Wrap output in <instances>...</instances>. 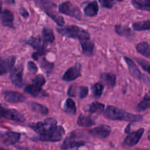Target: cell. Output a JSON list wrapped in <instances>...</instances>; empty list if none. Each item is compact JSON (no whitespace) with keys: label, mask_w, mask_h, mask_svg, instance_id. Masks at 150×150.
I'll return each instance as SVG.
<instances>
[{"label":"cell","mask_w":150,"mask_h":150,"mask_svg":"<svg viewBox=\"0 0 150 150\" xmlns=\"http://www.w3.org/2000/svg\"><path fill=\"white\" fill-rule=\"evenodd\" d=\"M104 117L109 120H120V121L138 122L143 120V117L141 115L130 114L117 107L110 105L104 111Z\"/></svg>","instance_id":"obj_1"},{"label":"cell","mask_w":150,"mask_h":150,"mask_svg":"<svg viewBox=\"0 0 150 150\" xmlns=\"http://www.w3.org/2000/svg\"><path fill=\"white\" fill-rule=\"evenodd\" d=\"M39 8L43 10L51 18H52L59 26H63L64 20L57 13V6L50 0H32Z\"/></svg>","instance_id":"obj_2"},{"label":"cell","mask_w":150,"mask_h":150,"mask_svg":"<svg viewBox=\"0 0 150 150\" xmlns=\"http://www.w3.org/2000/svg\"><path fill=\"white\" fill-rule=\"evenodd\" d=\"M57 32L63 36L70 38H76V39H79V41L90 39V35L89 32L82 28L78 26H74V25L60 28L57 29Z\"/></svg>","instance_id":"obj_3"},{"label":"cell","mask_w":150,"mask_h":150,"mask_svg":"<svg viewBox=\"0 0 150 150\" xmlns=\"http://www.w3.org/2000/svg\"><path fill=\"white\" fill-rule=\"evenodd\" d=\"M57 120L53 118H48L42 122L29 125V127L38 134L42 135L48 133L57 126Z\"/></svg>","instance_id":"obj_4"},{"label":"cell","mask_w":150,"mask_h":150,"mask_svg":"<svg viewBox=\"0 0 150 150\" xmlns=\"http://www.w3.org/2000/svg\"><path fill=\"white\" fill-rule=\"evenodd\" d=\"M45 83V79L42 75L35 76L32 80V84H29L25 87L24 91L32 96L38 97L42 92V86Z\"/></svg>","instance_id":"obj_5"},{"label":"cell","mask_w":150,"mask_h":150,"mask_svg":"<svg viewBox=\"0 0 150 150\" xmlns=\"http://www.w3.org/2000/svg\"><path fill=\"white\" fill-rule=\"evenodd\" d=\"M65 133L64 127L62 126H56L53 130L45 134L39 135L38 139L42 142H59L62 139L63 136Z\"/></svg>","instance_id":"obj_6"},{"label":"cell","mask_w":150,"mask_h":150,"mask_svg":"<svg viewBox=\"0 0 150 150\" xmlns=\"http://www.w3.org/2000/svg\"><path fill=\"white\" fill-rule=\"evenodd\" d=\"M0 118L12 120L18 122H23L25 121V118L23 114L16 109L8 108L0 105Z\"/></svg>","instance_id":"obj_7"},{"label":"cell","mask_w":150,"mask_h":150,"mask_svg":"<svg viewBox=\"0 0 150 150\" xmlns=\"http://www.w3.org/2000/svg\"><path fill=\"white\" fill-rule=\"evenodd\" d=\"M59 12L76 19H79V20L81 18V13L80 10L70 1H65V2L62 3L59 7Z\"/></svg>","instance_id":"obj_8"},{"label":"cell","mask_w":150,"mask_h":150,"mask_svg":"<svg viewBox=\"0 0 150 150\" xmlns=\"http://www.w3.org/2000/svg\"><path fill=\"white\" fill-rule=\"evenodd\" d=\"M85 144H86V142L84 141L79 139V138L77 136V133L73 132L66 138L65 140L63 142L62 145L61 149L63 150H67L73 149V148H78L83 146V145H85Z\"/></svg>","instance_id":"obj_9"},{"label":"cell","mask_w":150,"mask_h":150,"mask_svg":"<svg viewBox=\"0 0 150 150\" xmlns=\"http://www.w3.org/2000/svg\"><path fill=\"white\" fill-rule=\"evenodd\" d=\"M23 66L18 65L15 68L12 69V71L10 73V80H11L12 83L17 87H21L23 85Z\"/></svg>","instance_id":"obj_10"},{"label":"cell","mask_w":150,"mask_h":150,"mask_svg":"<svg viewBox=\"0 0 150 150\" xmlns=\"http://www.w3.org/2000/svg\"><path fill=\"white\" fill-rule=\"evenodd\" d=\"M144 133V129L141 128L136 131L130 133L127 135L124 141V144L127 146H134L139 143L141 138Z\"/></svg>","instance_id":"obj_11"},{"label":"cell","mask_w":150,"mask_h":150,"mask_svg":"<svg viewBox=\"0 0 150 150\" xmlns=\"http://www.w3.org/2000/svg\"><path fill=\"white\" fill-rule=\"evenodd\" d=\"M111 132V127L106 125H101L89 130V133L94 137L100 139H105L110 135Z\"/></svg>","instance_id":"obj_12"},{"label":"cell","mask_w":150,"mask_h":150,"mask_svg":"<svg viewBox=\"0 0 150 150\" xmlns=\"http://www.w3.org/2000/svg\"><path fill=\"white\" fill-rule=\"evenodd\" d=\"M81 66L79 63L76 64L73 67L69 68L63 75L62 79L65 81H72L78 79L81 76Z\"/></svg>","instance_id":"obj_13"},{"label":"cell","mask_w":150,"mask_h":150,"mask_svg":"<svg viewBox=\"0 0 150 150\" xmlns=\"http://www.w3.org/2000/svg\"><path fill=\"white\" fill-rule=\"evenodd\" d=\"M4 100L10 103H18L25 101L26 97L22 94L18 92H12V91H7L3 94Z\"/></svg>","instance_id":"obj_14"},{"label":"cell","mask_w":150,"mask_h":150,"mask_svg":"<svg viewBox=\"0 0 150 150\" xmlns=\"http://www.w3.org/2000/svg\"><path fill=\"white\" fill-rule=\"evenodd\" d=\"M89 89L86 86H77L71 85L67 91V95L70 97H79V98H84L88 95Z\"/></svg>","instance_id":"obj_15"},{"label":"cell","mask_w":150,"mask_h":150,"mask_svg":"<svg viewBox=\"0 0 150 150\" xmlns=\"http://www.w3.org/2000/svg\"><path fill=\"white\" fill-rule=\"evenodd\" d=\"M16 62V57H10L7 58L0 59V76L8 73L12 70Z\"/></svg>","instance_id":"obj_16"},{"label":"cell","mask_w":150,"mask_h":150,"mask_svg":"<svg viewBox=\"0 0 150 150\" xmlns=\"http://www.w3.org/2000/svg\"><path fill=\"white\" fill-rule=\"evenodd\" d=\"M27 43L30 45L34 49L38 50V51H46L45 48L47 45L40 37H31L28 39Z\"/></svg>","instance_id":"obj_17"},{"label":"cell","mask_w":150,"mask_h":150,"mask_svg":"<svg viewBox=\"0 0 150 150\" xmlns=\"http://www.w3.org/2000/svg\"><path fill=\"white\" fill-rule=\"evenodd\" d=\"M20 133H15V132H6V133H3L2 136H1L3 143L7 146L17 143L20 139Z\"/></svg>","instance_id":"obj_18"},{"label":"cell","mask_w":150,"mask_h":150,"mask_svg":"<svg viewBox=\"0 0 150 150\" xmlns=\"http://www.w3.org/2000/svg\"><path fill=\"white\" fill-rule=\"evenodd\" d=\"M13 19L14 16L12 12L10 10H1L0 11V20L2 22V24L5 26H9V27H13Z\"/></svg>","instance_id":"obj_19"},{"label":"cell","mask_w":150,"mask_h":150,"mask_svg":"<svg viewBox=\"0 0 150 150\" xmlns=\"http://www.w3.org/2000/svg\"><path fill=\"white\" fill-rule=\"evenodd\" d=\"M125 60L126 63H127V67H128L129 71H130L131 76H133V77H134L135 79H142V73H141V71L139 70V69L138 68L136 64H135L134 62H133L131 59L128 58V57H125Z\"/></svg>","instance_id":"obj_20"},{"label":"cell","mask_w":150,"mask_h":150,"mask_svg":"<svg viewBox=\"0 0 150 150\" xmlns=\"http://www.w3.org/2000/svg\"><path fill=\"white\" fill-rule=\"evenodd\" d=\"M99 7H98V2L95 1L89 2L86 7H84V14L89 17H93L95 16L98 13Z\"/></svg>","instance_id":"obj_21"},{"label":"cell","mask_w":150,"mask_h":150,"mask_svg":"<svg viewBox=\"0 0 150 150\" xmlns=\"http://www.w3.org/2000/svg\"><path fill=\"white\" fill-rule=\"evenodd\" d=\"M100 78L101 81L108 87L113 88L115 86L116 79H117L115 75L112 74V73H103Z\"/></svg>","instance_id":"obj_22"},{"label":"cell","mask_w":150,"mask_h":150,"mask_svg":"<svg viewBox=\"0 0 150 150\" xmlns=\"http://www.w3.org/2000/svg\"><path fill=\"white\" fill-rule=\"evenodd\" d=\"M81 45L83 54L86 56H92L93 54L94 51V43L89 40H83L80 41Z\"/></svg>","instance_id":"obj_23"},{"label":"cell","mask_w":150,"mask_h":150,"mask_svg":"<svg viewBox=\"0 0 150 150\" xmlns=\"http://www.w3.org/2000/svg\"><path fill=\"white\" fill-rule=\"evenodd\" d=\"M77 123L79 126L85 127H92V125H94L95 124V120L92 117L83 115V114H81L79 116L77 120Z\"/></svg>","instance_id":"obj_24"},{"label":"cell","mask_w":150,"mask_h":150,"mask_svg":"<svg viewBox=\"0 0 150 150\" xmlns=\"http://www.w3.org/2000/svg\"><path fill=\"white\" fill-rule=\"evenodd\" d=\"M132 4L136 9L150 11V0H132Z\"/></svg>","instance_id":"obj_25"},{"label":"cell","mask_w":150,"mask_h":150,"mask_svg":"<svg viewBox=\"0 0 150 150\" xmlns=\"http://www.w3.org/2000/svg\"><path fill=\"white\" fill-rule=\"evenodd\" d=\"M136 50L139 54L150 59V45L146 42H142L136 45Z\"/></svg>","instance_id":"obj_26"},{"label":"cell","mask_w":150,"mask_h":150,"mask_svg":"<svg viewBox=\"0 0 150 150\" xmlns=\"http://www.w3.org/2000/svg\"><path fill=\"white\" fill-rule=\"evenodd\" d=\"M64 111L67 114L73 116L76 114V103L71 98H68L65 101L64 105Z\"/></svg>","instance_id":"obj_27"},{"label":"cell","mask_w":150,"mask_h":150,"mask_svg":"<svg viewBox=\"0 0 150 150\" xmlns=\"http://www.w3.org/2000/svg\"><path fill=\"white\" fill-rule=\"evenodd\" d=\"M42 40L47 45L48 44H51L54 40V34L51 29L48 28H43L42 32Z\"/></svg>","instance_id":"obj_28"},{"label":"cell","mask_w":150,"mask_h":150,"mask_svg":"<svg viewBox=\"0 0 150 150\" xmlns=\"http://www.w3.org/2000/svg\"><path fill=\"white\" fill-rule=\"evenodd\" d=\"M29 106H30L32 111H33L34 112H36L40 114H42V115H46V114H48V108L44 106V105H41V104L38 103H29Z\"/></svg>","instance_id":"obj_29"},{"label":"cell","mask_w":150,"mask_h":150,"mask_svg":"<svg viewBox=\"0 0 150 150\" xmlns=\"http://www.w3.org/2000/svg\"><path fill=\"white\" fill-rule=\"evenodd\" d=\"M147 108H150V92L145 95L144 99L137 105V110L139 111H145Z\"/></svg>","instance_id":"obj_30"},{"label":"cell","mask_w":150,"mask_h":150,"mask_svg":"<svg viewBox=\"0 0 150 150\" xmlns=\"http://www.w3.org/2000/svg\"><path fill=\"white\" fill-rule=\"evenodd\" d=\"M133 29L136 31H145L150 29V20L136 22L132 24Z\"/></svg>","instance_id":"obj_31"},{"label":"cell","mask_w":150,"mask_h":150,"mask_svg":"<svg viewBox=\"0 0 150 150\" xmlns=\"http://www.w3.org/2000/svg\"><path fill=\"white\" fill-rule=\"evenodd\" d=\"M115 31L119 35L123 37H130L133 35V32L130 28L121 26V25H117L115 26Z\"/></svg>","instance_id":"obj_32"},{"label":"cell","mask_w":150,"mask_h":150,"mask_svg":"<svg viewBox=\"0 0 150 150\" xmlns=\"http://www.w3.org/2000/svg\"><path fill=\"white\" fill-rule=\"evenodd\" d=\"M105 105L99 102H93L90 105L89 108V112L91 114H97V113H101L104 111Z\"/></svg>","instance_id":"obj_33"},{"label":"cell","mask_w":150,"mask_h":150,"mask_svg":"<svg viewBox=\"0 0 150 150\" xmlns=\"http://www.w3.org/2000/svg\"><path fill=\"white\" fill-rule=\"evenodd\" d=\"M92 91L93 96L96 98H99L101 96L103 91V86L100 83H97L92 86Z\"/></svg>","instance_id":"obj_34"},{"label":"cell","mask_w":150,"mask_h":150,"mask_svg":"<svg viewBox=\"0 0 150 150\" xmlns=\"http://www.w3.org/2000/svg\"><path fill=\"white\" fill-rule=\"evenodd\" d=\"M53 67H54V64L52 62H50L45 59H42V60L41 61V67L45 73H51L53 70Z\"/></svg>","instance_id":"obj_35"},{"label":"cell","mask_w":150,"mask_h":150,"mask_svg":"<svg viewBox=\"0 0 150 150\" xmlns=\"http://www.w3.org/2000/svg\"><path fill=\"white\" fill-rule=\"evenodd\" d=\"M137 61L139 62V64L142 66V68L144 69V70L147 72L150 75V64L143 59H137Z\"/></svg>","instance_id":"obj_36"},{"label":"cell","mask_w":150,"mask_h":150,"mask_svg":"<svg viewBox=\"0 0 150 150\" xmlns=\"http://www.w3.org/2000/svg\"><path fill=\"white\" fill-rule=\"evenodd\" d=\"M100 3L103 7L111 8L114 5V0H99Z\"/></svg>","instance_id":"obj_37"},{"label":"cell","mask_w":150,"mask_h":150,"mask_svg":"<svg viewBox=\"0 0 150 150\" xmlns=\"http://www.w3.org/2000/svg\"><path fill=\"white\" fill-rule=\"evenodd\" d=\"M27 67L29 71L32 73V74H35L37 71H38V67H37L35 63H34L33 62H29L27 64Z\"/></svg>","instance_id":"obj_38"},{"label":"cell","mask_w":150,"mask_h":150,"mask_svg":"<svg viewBox=\"0 0 150 150\" xmlns=\"http://www.w3.org/2000/svg\"><path fill=\"white\" fill-rule=\"evenodd\" d=\"M20 13H21V16L24 18H27L28 16H29V13L26 11V9L23 8V7H22V8H21Z\"/></svg>","instance_id":"obj_39"},{"label":"cell","mask_w":150,"mask_h":150,"mask_svg":"<svg viewBox=\"0 0 150 150\" xmlns=\"http://www.w3.org/2000/svg\"><path fill=\"white\" fill-rule=\"evenodd\" d=\"M4 2L8 3V4H13L15 2L14 0H4Z\"/></svg>","instance_id":"obj_40"},{"label":"cell","mask_w":150,"mask_h":150,"mask_svg":"<svg viewBox=\"0 0 150 150\" xmlns=\"http://www.w3.org/2000/svg\"><path fill=\"white\" fill-rule=\"evenodd\" d=\"M130 125H129L127 127V128H126L125 130L126 133H130Z\"/></svg>","instance_id":"obj_41"},{"label":"cell","mask_w":150,"mask_h":150,"mask_svg":"<svg viewBox=\"0 0 150 150\" xmlns=\"http://www.w3.org/2000/svg\"><path fill=\"white\" fill-rule=\"evenodd\" d=\"M117 1H124V0H117Z\"/></svg>","instance_id":"obj_42"},{"label":"cell","mask_w":150,"mask_h":150,"mask_svg":"<svg viewBox=\"0 0 150 150\" xmlns=\"http://www.w3.org/2000/svg\"><path fill=\"white\" fill-rule=\"evenodd\" d=\"M0 150H4V149H2V148H0Z\"/></svg>","instance_id":"obj_43"}]
</instances>
